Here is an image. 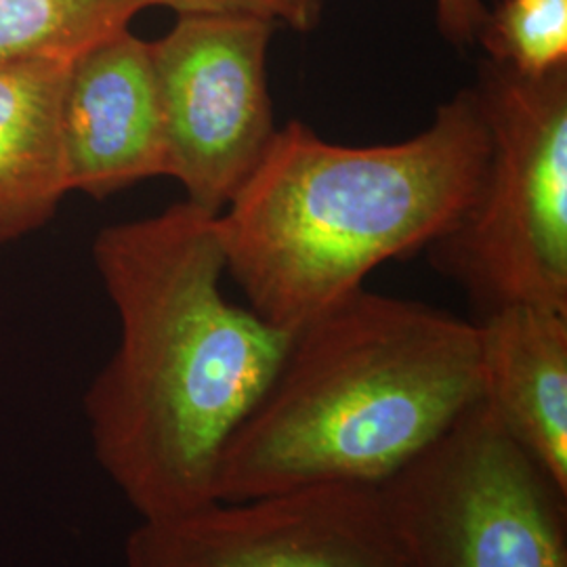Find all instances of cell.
<instances>
[{
  "instance_id": "6da1fadb",
  "label": "cell",
  "mask_w": 567,
  "mask_h": 567,
  "mask_svg": "<svg viewBox=\"0 0 567 567\" xmlns=\"http://www.w3.org/2000/svg\"><path fill=\"white\" fill-rule=\"evenodd\" d=\"M93 261L121 326L84 393L95 461L140 519L217 501L221 450L292 334L227 301L217 215L187 200L103 227Z\"/></svg>"
},
{
  "instance_id": "7a4b0ae2",
  "label": "cell",
  "mask_w": 567,
  "mask_h": 567,
  "mask_svg": "<svg viewBox=\"0 0 567 567\" xmlns=\"http://www.w3.org/2000/svg\"><path fill=\"white\" fill-rule=\"evenodd\" d=\"M487 152L473 86L400 143L343 145L286 122L217 215L225 274L252 313L292 334L364 288L372 269L425 250L458 224Z\"/></svg>"
},
{
  "instance_id": "3957f363",
  "label": "cell",
  "mask_w": 567,
  "mask_h": 567,
  "mask_svg": "<svg viewBox=\"0 0 567 567\" xmlns=\"http://www.w3.org/2000/svg\"><path fill=\"white\" fill-rule=\"evenodd\" d=\"M477 322L355 290L292 332L221 450L215 498L381 486L482 402Z\"/></svg>"
},
{
  "instance_id": "277c9868",
  "label": "cell",
  "mask_w": 567,
  "mask_h": 567,
  "mask_svg": "<svg viewBox=\"0 0 567 567\" xmlns=\"http://www.w3.org/2000/svg\"><path fill=\"white\" fill-rule=\"evenodd\" d=\"M475 93L486 171L463 219L429 257L480 318L508 305L567 311V68L527 79L489 61Z\"/></svg>"
},
{
  "instance_id": "5b68a950",
  "label": "cell",
  "mask_w": 567,
  "mask_h": 567,
  "mask_svg": "<svg viewBox=\"0 0 567 567\" xmlns=\"http://www.w3.org/2000/svg\"><path fill=\"white\" fill-rule=\"evenodd\" d=\"M377 487L405 567H567V489L484 402Z\"/></svg>"
},
{
  "instance_id": "8992f818",
  "label": "cell",
  "mask_w": 567,
  "mask_h": 567,
  "mask_svg": "<svg viewBox=\"0 0 567 567\" xmlns=\"http://www.w3.org/2000/svg\"><path fill=\"white\" fill-rule=\"evenodd\" d=\"M276 25L240 16H179L150 42L163 103L168 177L219 215L276 133L267 51Z\"/></svg>"
},
{
  "instance_id": "52a82bcc",
  "label": "cell",
  "mask_w": 567,
  "mask_h": 567,
  "mask_svg": "<svg viewBox=\"0 0 567 567\" xmlns=\"http://www.w3.org/2000/svg\"><path fill=\"white\" fill-rule=\"evenodd\" d=\"M124 567H405L377 486L322 484L140 519Z\"/></svg>"
},
{
  "instance_id": "ba28073f",
  "label": "cell",
  "mask_w": 567,
  "mask_h": 567,
  "mask_svg": "<svg viewBox=\"0 0 567 567\" xmlns=\"http://www.w3.org/2000/svg\"><path fill=\"white\" fill-rule=\"evenodd\" d=\"M61 135L70 194L107 198L168 177V145L152 44L131 28L68 65Z\"/></svg>"
},
{
  "instance_id": "9c48e42d",
  "label": "cell",
  "mask_w": 567,
  "mask_h": 567,
  "mask_svg": "<svg viewBox=\"0 0 567 567\" xmlns=\"http://www.w3.org/2000/svg\"><path fill=\"white\" fill-rule=\"evenodd\" d=\"M482 402L567 489V311L508 305L480 318Z\"/></svg>"
},
{
  "instance_id": "30bf717a",
  "label": "cell",
  "mask_w": 567,
  "mask_h": 567,
  "mask_svg": "<svg viewBox=\"0 0 567 567\" xmlns=\"http://www.w3.org/2000/svg\"><path fill=\"white\" fill-rule=\"evenodd\" d=\"M70 61H0V244L49 224L70 194L61 103Z\"/></svg>"
},
{
  "instance_id": "8fae6325",
  "label": "cell",
  "mask_w": 567,
  "mask_h": 567,
  "mask_svg": "<svg viewBox=\"0 0 567 567\" xmlns=\"http://www.w3.org/2000/svg\"><path fill=\"white\" fill-rule=\"evenodd\" d=\"M154 0H0V61H72Z\"/></svg>"
},
{
  "instance_id": "7c38bea8",
  "label": "cell",
  "mask_w": 567,
  "mask_h": 567,
  "mask_svg": "<svg viewBox=\"0 0 567 567\" xmlns=\"http://www.w3.org/2000/svg\"><path fill=\"white\" fill-rule=\"evenodd\" d=\"M487 60L527 79L567 68V0H494L477 37Z\"/></svg>"
},
{
  "instance_id": "4fadbf2b",
  "label": "cell",
  "mask_w": 567,
  "mask_h": 567,
  "mask_svg": "<svg viewBox=\"0 0 567 567\" xmlns=\"http://www.w3.org/2000/svg\"><path fill=\"white\" fill-rule=\"evenodd\" d=\"M154 7L173 9L177 16L255 18L297 32L318 28L324 13V0H154Z\"/></svg>"
},
{
  "instance_id": "5bb4252c",
  "label": "cell",
  "mask_w": 567,
  "mask_h": 567,
  "mask_svg": "<svg viewBox=\"0 0 567 567\" xmlns=\"http://www.w3.org/2000/svg\"><path fill=\"white\" fill-rule=\"evenodd\" d=\"M486 16L484 0H435L437 28L454 47H468L477 41Z\"/></svg>"
}]
</instances>
